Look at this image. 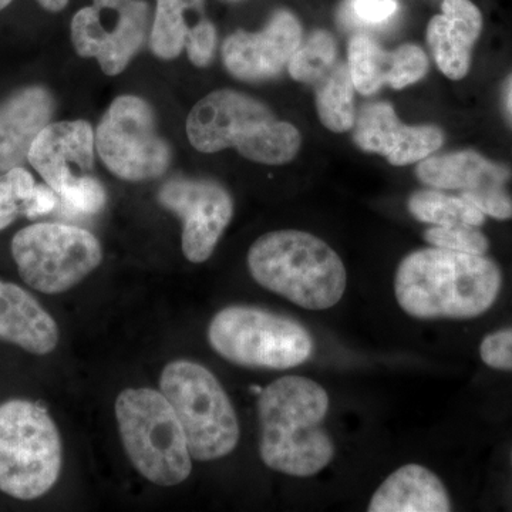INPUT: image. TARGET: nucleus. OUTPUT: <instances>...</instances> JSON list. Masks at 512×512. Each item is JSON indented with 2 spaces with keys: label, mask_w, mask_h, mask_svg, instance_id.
<instances>
[{
  "label": "nucleus",
  "mask_w": 512,
  "mask_h": 512,
  "mask_svg": "<svg viewBox=\"0 0 512 512\" xmlns=\"http://www.w3.org/2000/svg\"><path fill=\"white\" fill-rule=\"evenodd\" d=\"M503 286L500 268L484 255L443 248L414 251L400 262L394 293L417 319H474L490 311Z\"/></svg>",
  "instance_id": "obj_1"
},
{
  "label": "nucleus",
  "mask_w": 512,
  "mask_h": 512,
  "mask_svg": "<svg viewBox=\"0 0 512 512\" xmlns=\"http://www.w3.org/2000/svg\"><path fill=\"white\" fill-rule=\"evenodd\" d=\"M259 454L266 467L292 477H312L329 466L335 444L323 421L328 392L315 380L285 376L259 393Z\"/></svg>",
  "instance_id": "obj_2"
},
{
  "label": "nucleus",
  "mask_w": 512,
  "mask_h": 512,
  "mask_svg": "<svg viewBox=\"0 0 512 512\" xmlns=\"http://www.w3.org/2000/svg\"><path fill=\"white\" fill-rule=\"evenodd\" d=\"M256 284L308 311L338 305L348 285L342 259L309 232L285 229L256 239L248 252Z\"/></svg>",
  "instance_id": "obj_3"
},
{
  "label": "nucleus",
  "mask_w": 512,
  "mask_h": 512,
  "mask_svg": "<svg viewBox=\"0 0 512 512\" xmlns=\"http://www.w3.org/2000/svg\"><path fill=\"white\" fill-rule=\"evenodd\" d=\"M187 136L201 153L237 148L242 157L268 165L289 163L302 144L298 128L234 90H218L198 101L188 114Z\"/></svg>",
  "instance_id": "obj_4"
},
{
  "label": "nucleus",
  "mask_w": 512,
  "mask_h": 512,
  "mask_svg": "<svg viewBox=\"0 0 512 512\" xmlns=\"http://www.w3.org/2000/svg\"><path fill=\"white\" fill-rule=\"evenodd\" d=\"M62 466V437L45 407L20 397L0 403V493L19 501L42 498Z\"/></svg>",
  "instance_id": "obj_5"
},
{
  "label": "nucleus",
  "mask_w": 512,
  "mask_h": 512,
  "mask_svg": "<svg viewBox=\"0 0 512 512\" xmlns=\"http://www.w3.org/2000/svg\"><path fill=\"white\" fill-rule=\"evenodd\" d=\"M114 409L121 443L141 476L161 487H174L190 477V448L163 393L148 387L126 389Z\"/></svg>",
  "instance_id": "obj_6"
},
{
  "label": "nucleus",
  "mask_w": 512,
  "mask_h": 512,
  "mask_svg": "<svg viewBox=\"0 0 512 512\" xmlns=\"http://www.w3.org/2000/svg\"><path fill=\"white\" fill-rule=\"evenodd\" d=\"M215 353L249 369L286 370L308 362L313 353L309 330L289 316L249 305H231L208 326Z\"/></svg>",
  "instance_id": "obj_7"
},
{
  "label": "nucleus",
  "mask_w": 512,
  "mask_h": 512,
  "mask_svg": "<svg viewBox=\"0 0 512 512\" xmlns=\"http://www.w3.org/2000/svg\"><path fill=\"white\" fill-rule=\"evenodd\" d=\"M160 392L177 414L194 460H218L238 446L237 412L210 369L174 360L161 373Z\"/></svg>",
  "instance_id": "obj_8"
},
{
  "label": "nucleus",
  "mask_w": 512,
  "mask_h": 512,
  "mask_svg": "<svg viewBox=\"0 0 512 512\" xmlns=\"http://www.w3.org/2000/svg\"><path fill=\"white\" fill-rule=\"evenodd\" d=\"M10 252L25 285L45 295L70 291L103 261L99 239L92 232L57 222L20 229Z\"/></svg>",
  "instance_id": "obj_9"
},
{
  "label": "nucleus",
  "mask_w": 512,
  "mask_h": 512,
  "mask_svg": "<svg viewBox=\"0 0 512 512\" xmlns=\"http://www.w3.org/2000/svg\"><path fill=\"white\" fill-rule=\"evenodd\" d=\"M96 150L121 180H156L170 167V147L158 134L154 111L137 96H120L110 104L97 127Z\"/></svg>",
  "instance_id": "obj_10"
},
{
  "label": "nucleus",
  "mask_w": 512,
  "mask_h": 512,
  "mask_svg": "<svg viewBox=\"0 0 512 512\" xmlns=\"http://www.w3.org/2000/svg\"><path fill=\"white\" fill-rule=\"evenodd\" d=\"M148 25L150 8L144 0L83 8L72 20L74 50L94 57L107 76H117L143 46Z\"/></svg>",
  "instance_id": "obj_11"
},
{
  "label": "nucleus",
  "mask_w": 512,
  "mask_h": 512,
  "mask_svg": "<svg viewBox=\"0 0 512 512\" xmlns=\"http://www.w3.org/2000/svg\"><path fill=\"white\" fill-rule=\"evenodd\" d=\"M158 201L183 220L185 258L192 264L208 261L234 215L229 192L215 181L173 178L158 192Z\"/></svg>",
  "instance_id": "obj_12"
},
{
  "label": "nucleus",
  "mask_w": 512,
  "mask_h": 512,
  "mask_svg": "<svg viewBox=\"0 0 512 512\" xmlns=\"http://www.w3.org/2000/svg\"><path fill=\"white\" fill-rule=\"evenodd\" d=\"M510 170L487 160L476 151H460L440 157H427L417 167L421 183L436 190H457L478 210L495 220L512 218V197L507 181Z\"/></svg>",
  "instance_id": "obj_13"
},
{
  "label": "nucleus",
  "mask_w": 512,
  "mask_h": 512,
  "mask_svg": "<svg viewBox=\"0 0 512 512\" xmlns=\"http://www.w3.org/2000/svg\"><path fill=\"white\" fill-rule=\"evenodd\" d=\"M94 148L96 136L87 121H59L43 128L28 161L60 200L66 201L93 177Z\"/></svg>",
  "instance_id": "obj_14"
},
{
  "label": "nucleus",
  "mask_w": 512,
  "mask_h": 512,
  "mask_svg": "<svg viewBox=\"0 0 512 512\" xmlns=\"http://www.w3.org/2000/svg\"><path fill=\"white\" fill-rule=\"evenodd\" d=\"M301 43V23L288 10H279L261 32L237 30L228 36L222 45V60L232 76L258 82L278 76Z\"/></svg>",
  "instance_id": "obj_15"
},
{
  "label": "nucleus",
  "mask_w": 512,
  "mask_h": 512,
  "mask_svg": "<svg viewBox=\"0 0 512 512\" xmlns=\"http://www.w3.org/2000/svg\"><path fill=\"white\" fill-rule=\"evenodd\" d=\"M353 140L362 150L402 167L419 163L439 150L444 136L437 127L404 126L390 104L375 103L360 110Z\"/></svg>",
  "instance_id": "obj_16"
},
{
  "label": "nucleus",
  "mask_w": 512,
  "mask_h": 512,
  "mask_svg": "<svg viewBox=\"0 0 512 512\" xmlns=\"http://www.w3.org/2000/svg\"><path fill=\"white\" fill-rule=\"evenodd\" d=\"M150 45L161 59L173 60L187 49L192 64L208 66L217 46V30L205 18V0H157Z\"/></svg>",
  "instance_id": "obj_17"
},
{
  "label": "nucleus",
  "mask_w": 512,
  "mask_h": 512,
  "mask_svg": "<svg viewBox=\"0 0 512 512\" xmlns=\"http://www.w3.org/2000/svg\"><path fill=\"white\" fill-rule=\"evenodd\" d=\"M55 111L52 93L42 86H28L0 103V173L28 160L30 148Z\"/></svg>",
  "instance_id": "obj_18"
},
{
  "label": "nucleus",
  "mask_w": 512,
  "mask_h": 512,
  "mask_svg": "<svg viewBox=\"0 0 512 512\" xmlns=\"http://www.w3.org/2000/svg\"><path fill=\"white\" fill-rule=\"evenodd\" d=\"M59 326L33 293L0 279V342L30 355H50L59 345Z\"/></svg>",
  "instance_id": "obj_19"
},
{
  "label": "nucleus",
  "mask_w": 512,
  "mask_h": 512,
  "mask_svg": "<svg viewBox=\"0 0 512 512\" xmlns=\"http://www.w3.org/2000/svg\"><path fill=\"white\" fill-rule=\"evenodd\" d=\"M483 29L480 9L470 0H444L441 15L427 28L434 60L448 79L460 80L471 66V52Z\"/></svg>",
  "instance_id": "obj_20"
},
{
  "label": "nucleus",
  "mask_w": 512,
  "mask_h": 512,
  "mask_svg": "<svg viewBox=\"0 0 512 512\" xmlns=\"http://www.w3.org/2000/svg\"><path fill=\"white\" fill-rule=\"evenodd\" d=\"M370 512H448L450 495L443 481L429 468L406 464L377 488Z\"/></svg>",
  "instance_id": "obj_21"
},
{
  "label": "nucleus",
  "mask_w": 512,
  "mask_h": 512,
  "mask_svg": "<svg viewBox=\"0 0 512 512\" xmlns=\"http://www.w3.org/2000/svg\"><path fill=\"white\" fill-rule=\"evenodd\" d=\"M349 67L336 64L318 83L316 109L323 126L345 133L355 126V97Z\"/></svg>",
  "instance_id": "obj_22"
},
{
  "label": "nucleus",
  "mask_w": 512,
  "mask_h": 512,
  "mask_svg": "<svg viewBox=\"0 0 512 512\" xmlns=\"http://www.w3.org/2000/svg\"><path fill=\"white\" fill-rule=\"evenodd\" d=\"M410 214L417 221L436 227L448 225H471L480 228L485 214L461 195H447L441 191L423 190L414 192L409 200Z\"/></svg>",
  "instance_id": "obj_23"
},
{
  "label": "nucleus",
  "mask_w": 512,
  "mask_h": 512,
  "mask_svg": "<svg viewBox=\"0 0 512 512\" xmlns=\"http://www.w3.org/2000/svg\"><path fill=\"white\" fill-rule=\"evenodd\" d=\"M348 56L350 76L357 92L370 96L387 84L392 53L384 52L372 37L353 36Z\"/></svg>",
  "instance_id": "obj_24"
},
{
  "label": "nucleus",
  "mask_w": 512,
  "mask_h": 512,
  "mask_svg": "<svg viewBox=\"0 0 512 512\" xmlns=\"http://www.w3.org/2000/svg\"><path fill=\"white\" fill-rule=\"evenodd\" d=\"M335 59V39L326 30H316L293 53L289 74L298 82L318 84L330 72Z\"/></svg>",
  "instance_id": "obj_25"
},
{
  "label": "nucleus",
  "mask_w": 512,
  "mask_h": 512,
  "mask_svg": "<svg viewBox=\"0 0 512 512\" xmlns=\"http://www.w3.org/2000/svg\"><path fill=\"white\" fill-rule=\"evenodd\" d=\"M35 187V178L22 165L0 174V231L25 217Z\"/></svg>",
  "instance_id": "obj_26"
},
{
  "label": "nucleus",
  "mask_w": 512,
  "mask_h": 512,
  "mask_svg": "<svg viewBox=\"0 0 512 512\" xmlns=\"http://www.w3.org/2000/svg\"><path fill=\"white\" fill-rule=\"evenodd\" d=\"M424 239L431 247L466 252V254L485 255L490 248V241L478 227L471 225H448L433 227L424 232Z\"/></svg>",
  "instance_id": "obj_27"
},
{
  "label": "nucleus",
  "mask_w": 512,
  "mask_h": 512,
  "mask_svg": "<svg viewBox=\"0 0 512 512\" xmlns=\"http://www.w3.org/2000/svg\"><path fill=\"white\" fill-rule=\"evenodd\" d=\"M429 70V59L423 49L416 45H404L392 52L387 84L393 89H404L419 82Z\"/></svg>",
  "instance_id": "obj_28"
},
{
  "label": "nucleus",
  "mask_w": 512,
  "mask_h": 512,
  "mask_svg": "<svg viewBox=\"0 0 512 512\" xmlns=\"http://www.w3.org/2000/svg\"><path fill=\"white\" fill-rule=\"evenodd\" d=\"M397 10V0H349L343 9V19L349 25L376 28L386 25Z\"/></svg>",
  "instance_id": "obj_29"
},
{
  "label": "nucleus",
  "mask_w": 512,
  "mask_h": 512,
  "mask_svg": "<svg viewBox=\"0 0 512 512\" xmlns=\"http://www.w3.org/2000/svg\"><path fill=\"white\" fill-rule=\"evenodd\" d=\"M481 360L495 370H512V328L485 336L480 346Z\"/></svg>",
  "instance_id": "obj_30"
},
{
  "label": "nucleus",
  "mask_w": 512,
  "mask_h": 512,
  "mask_svg": "<svg viewBox=\"0 0 512 512\" xmlns=\"http://www.w3.org/2000/svg\"><path fill=\"white\" fill-rule=\"evenodd\" d=\"M57 204H59V195L49 185L46 183L36 184L35 191H33L28 207H26L25 217L29 220L45 217V215L56 210Z\"/></svg>",
  "instance_id": "obj_31"
},
{
  "label": "nucleus",
  "mask_w": 512,
  "mask_h": 512,
  "mask_svg": "<svg viewBox=\"0 0 512 512\" xmlns=\"http://www.w3.org/2000/svg\"><path fill=\"white\" fill-rule=\"evenodd\" d=\"M12 2L13 0H0V10L8 8L10 3ZM37 3H39V5L42 6L43 9L49 10V12L56 13L66 8L67 3H69V0H37Z\"/></svg>",
  "instance_id": "obj_32"
},
{
  "label": "nucleus",
  "mask_w": 512,
  "mask_h": 512,
  "mask_svg": "<svg viewBox=\"0 0 512 512\" xmlns=\"http://www.w3.org/2000/svg\"><path fill=\"white\" fill-rule=\"evenodd\" d=\"M505 106H507L508 113H510L512 117V79L511 82L508 83L507 92H505Z\"/></svg>",
  "instance_id": "obj_33"
},
{
  "label": "nucleus",
  "mask_w": 512,
  "mask_h": 512,
  "mask_svg": "<svg viewBox=\"0 0 512 512\" xmlns=\"http://www.w3.org/2000/svg\"><path fill=\"white\" fill-rule=\"evenodd\" d=\"M124 0H93V5H111V3H120Z\"/></svg>",
  "instance_id": "obj_34"
}]
</instances>
